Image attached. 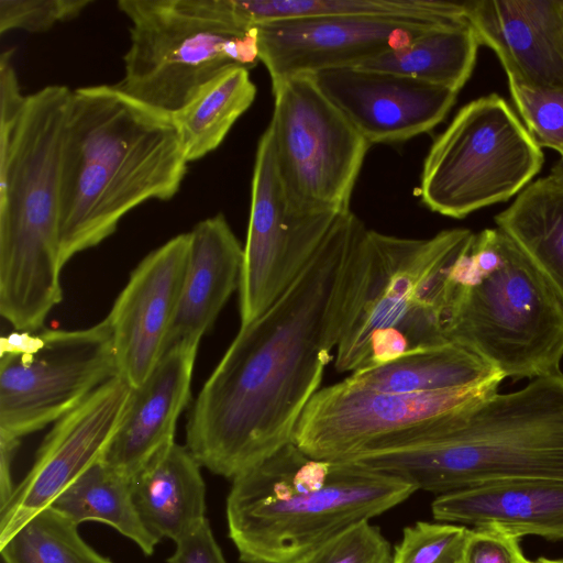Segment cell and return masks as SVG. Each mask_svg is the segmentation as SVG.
Wrapping results in <instances>:
<instances>
[{"instance_id":"cell-1","label":"cell","mask_w":563,"mask_h":563,"mask_svg":"<svg viewBox=\"0 0 563 563\" xmlns=\"http://www.w3.org/2000/svg\"><path fill=\"white\" fill-rule=\"evenodd\" d=\"M367 228L340 216L290 287L239 333L188 415L186 446L233 479L294 441L340 342Z\"/></svg>"},{"instance_id":"cell-2","label":"cell","mask_w":563,"mask_h":563,"mask_svg":"<svg viewBox=\"0 0 563 563\" xmlns=\"http://www.w3.org/2000/svg\"><path fill=\"white\" fill-rule=\"evenodd\" d=\"M187 165L170 114L115 85L71 90L60 155L63 266L109 238L139 205L173 198Z\"/></svg>"},{"instance_id":"cell-3","label":"cell","mask_w":563,"mask_h":563,"mask_svg":"<svg viewBox=\"0 0 563 563\" xmlns=\"http://www.w3.org/2000/svg\"><path fill=\"white\" fill-rule=\"evenodd\" d=\"M71 90L23 95L0 73V313L21 332L42 328L63 299L60 155Z\"/></svg>"},{"instance_id":"cell-4","label":"cell","mask_w":563,"mask_h":563,"mask_svg":"<svg viewBox=\"0 0 563 563\" xmlns=\"http://www.w3.org/2000/svg\"><path fill=\"white\" fill-rule=\"evenodd\" d=\"M384 449L351 461L438 495L498 481H563V372L486 394Z\"/></svg>"},{"instance_id":"cell-5","label":"cell","mask_w":563,"mask_h":563,"mask_svg":"<svg viewBox=\"0 0 563 563\" xmlns=\"http://www.w3.org/2000/svg\"><path fill=\"white\" fill-rule=\"evenodd\" d=\"M416 490L357 462L309 457L291 442L232 479L229 538L242 563H302L331 538Z\"/></svg>"},{"instance_id":"cell-6","label":"cell","mask_w":563,"mask_h":563,"mask_svg":"<svg viewBox=\"0 0 563 563\" xmlns=\"http://www.w3.org/2000/svg\"><path fill=\"white\" fill-rule=\"evenodd\" d=\"M442 327L448 341L468 349L505 378L533 379L561 371L563 305L499 228L475 233L452 266Z\"/></svg>"},{"instance_id":"cell-7","label":"cell","mask_w":563,"mask_h":563,"mask_svg":"<svg viewBox=\"0 0 563 563\" xmlns=\"http://www.w3.org/2000/svg\"><path fill=\"white\" fill-rule=\"evenodd\" d=\"M474 235L456 228L410 239L368 229L335 368H362L371 336L383 330L400 331L411 350L448 342L442 330L448 276Z\"/></svg>"},{"instance_id":"cell-8","label":"cell","mask_w":563,"mask_h":563,"mask_svg":"<svg viewBox=\"0 0 563 563\" xmlns=\"http://www.w3.org/2000/svg\"><path fill=\"white\" fill-rule=\"evenodd\" d=\"M544 156L499 95L463 106L431 145L421 172L423 205L461 219L518 196L542 168Z\"/></svg>"},{"instance_id":"cell-9","label":"cell","mask_w":563,"mask_h":563,"mask_svg":"<svg viewBox=\"0 0 563 563\" xmlns=\"http://www.w3.org/2000/svg\"><path fill=\"white\" fill-rule=\"evenodd\" d=\"M118 8L130 21V45L115 86L158 111L173 115L221 71L260 62L256 27L198 18L175 0H120Z\"/></svg>"},{"instance_id":"cell-10","label":"cell","mask_w":563,"mask_h":563,"mask_svg":"<svg viewBox=\"0 0 563 563\" xmlns=\"http://www.w3.org/2000/svg\"><path fill=\"white\" fill-rule=\"evenodd\" d=\"M268 124L287 206L296 212H344L369 148L311 75L272 82Z\"/></svg>"},{"instance_id":"cell-11","label":"cell","mask_w":563,"mask_h":563,"mask_svg":"<svg viewBox=\"0 0 563 563\" xmlns=\"http://www.w3.org/2000/svg\"><path fill=\"white\" fill-rule=\"evenodd\" d=\"M118 376L106 319L80 330L13 332L0 341V433L21 439Z\"/></svg>"},{"instance_id":"cell-12","label":"cell","mask_w":563,"mask_h":563,"mask_svg":"<svg viewBox=\"0 0 563 563\" xmlns=\"http://www.w3.org/2000/svg\"><path fill=\"white\" fill-rule=\"evenodd\" d=\"M344 212L300 213L287 206L267 126L257 143L252 176L239 286L241 325L264 313L290 287Z\"/></svg>"},{"instance_id":"cell-13","label":"cell","mask_w":563,"mask_h":563,"mask_svg":"<svg viewBox=\"0 0 563 563\" xmlns=\"http://www.w3.org/2000/svg\"><path fill=\"white\" fill-rule=\"evenodd\" d=\"M500 383L434 393H386L362 389L343 379L312 397L292 442L316 460L350 461L383 440L497 390Z\"/></svg>"},{"instance_id":"cell-14","label":"cell","mask_w":563,"mask_h":563,"mask_svg":"<svg viewBox=\"0 0 563 563\" xmlns=\"http://www.w3.org/2000/svg\"><path fill=\"white\" fill-rule=\"evenodd\" d=\"M131 393L130 385L115 376L55 422L30 471L0 509V544L102 460L122 422Z\"/></svg>"},{"instance_id":"cell-15","label":"cell","mask_w":563,"mask_h":563,"mask_svg":"<svg viewBox=\"0 0 563 563\" xmlns=\"http://www.w3.org/2000/svg\"><path fill=\"white\" fill-rule=\"evenodd\" d=\"M440 24L446 23L400 18L317 16L274 20L254 27L258 59L275 82L360 66L407 45Z\"/></svg>"},{"instance_id":"cell-16","label":"cell","mask_w":563,"mask_h":563,"mask_svg":"<svg viewBox=\"0 0 563 563\" xmlns=\"http://www.w3.org/2000/svg\"><path fill=\"white\" fill-rule=\"evenodd\" d=\"M188 252L187 232L147 254L131 273L107 317L118 376L133 389L146 380L166 351Z\"/></svg>"},{"instance_id":"cell-17","label":"cell","mask_w":563,"mask_h":563,"mask_svg":"<svg viewBox=\"0 0 563 563\" xmlns=\"http://www.w3.org/2000/svg\"><path fill=\"white\" fill-rule=\"evenodd\" d=\"M311 76L369 145L400 143L431 131L457 96L411 77L361 67Z\"/></svg>"},{"instance_id":"cell-18","label":"cell","mask_w":563,"mask_h":563,"mask_svg":"<svg viewBox=\"0 0 563 563\" xmlns=\"http://www.w3.org/2000/svg\"><path fill=\"white\" fill-rule=\"evenodd\" d=\"M465 8L508 79L563 89V0H473Z\"/></svg>"},{"instance_id":"cell-19","label":"cell","mask_w":563,"mask_h":563,"mask_svg":"<svg viewBox=\"0 0 563 563\" xmlns=\"http://www.w3.org/2000/svg\"><path fill=\"white\" fill-rule=\"evenodd\" d=\"M199 343L168 347L146 380L132 388L122 422L102 462L132 478L156 454L173 444L177 420L190 399V384Z\"/></svg>"},{"instance_id":"cell-20","label":"cell","mask_w":563,"mask_h":563,"mask_svg":"<svg viewBox=\"0 0 563 563\" xmlns=\"http://www.w3.org/2000/svg\"><path fill=\"white\" fill-rule=\"evenodd\" d=\"M432 516L441 522L494 527L522 538L563 539V481L508 479L438 495Z\"/></svg>"},{"instance_id":"cell-21","label":"cell","mask_w":563,"mask_h":563,"mask_svg":"<svg viewBox=\"0 0 563 563\" xmlns=\"http://www.w3.org/2000/svg\"><path fill=\"white\" fill-rule=\"evenodd\" d=\"M189 233L185 280L167 346L199 343L239 289L244 247L222 213L198 222Z\"/></svg>"},{"instance_id":"cell-22","label":"cell","mask_w":563,"mask_h":563,"mask_svg":"<svg viewBox=\"0 0 563 563\" xmlns=\"http://www.w3.org/2000/svg\"><path fill=\"white\" fill-rule=\"evenodd\" d=\"M200 468L187 446L174 442L131 478L137 514L158 541L176 542L207 519Z\"/></svg>"},{"instance_id":"cell-23","label":"cell","mask_w":563,"mask_h":563,"mask_svg":"<svg viewBox=\"0 0 563 563\" xmlns=\"http://www.w3.org/2000/svg\"><path fill=\"white\" fill-rule=\"evenodd\" d=\"M504 378L482 357L448 341L412 349L388 364L357 369L345 379L367 390L434 393L501 382Z\"/></svg>"},{"instance_id":"cell-24","label":"cell","mask_w":563,"mask_h":563,"mask_svg":"<svg viewBox=\"0 0 563 563\" xmlns=\"http://www.w3.org/2000/svg\"><path fill=\"white\" fill-rule=\"evenodd\" d=\"M563 305V184L551 176L529 184L495 216Z\"/></svg>"},{"instance_id":"cell-25","label":"cell","mask_w":563,"mask_h":563,"mask_svg":"<svg viewBox=\"0 0 563 563\" xmlns=\"http://www.w3.org/2000/svg\"><path fill=\"white\" fill-rule=\"evenodd\" d=\"M481 42L468 20L435 25L361 68L411 77L455 91L471 77Z\"/></svg>"},{"instance_id":"cell-26","label":"cell","mask_w":563,"mask_h":563,"mask_svg":"<svg viewBox=\"0 0 563 563\" xmlns=\"http://www.w3.org/2000/svg\"><path fill=\"white\" fill-rule=\"evenodd\" d=\"M234 23L251 30L283 19L317 16L400 18L434 23L467 20L465 1L441 0H228Z\"/></svg>"},{"instance_id":"cell-27","label":"cell","mask_w":563,"mask_h":563,"mask_svg":"<svg viewBox=\"0 0 563 563\" xmlns=\"http://www.w3.org/2000/svg\"><path fill=\"white\" fill-rule=\"evenodd\" d=\"M256 86L250 69L230 67L202 86L172 115L188 163L214 151L236 120L251 107Z\"/></svg>"},{"instance_id":"cell-28","label":"cell","mask_w":563,"mask_h":563,"mask_svg":"<svg viewBox=\"0 0 563 563\" xmlns=\"http://www.w3.org/2000/svg\"><path fill=\"white\" fill-rule=\"evenodd\" d=\"M77 523L99 521L133 541L144 555L159 542L143 525L135 508L131 479L102 461L86 470L51 505Z\"/></svg>"},{"instance_id":"cell-29","label":"cell","mask_w":563,"mask_h":563,"mask_svg":"<svg viewBox=\"0 0 563 563\" xmlns=\"http://www.w3.org/2000/svg\"><path fill=\"white\" fill-rule=\"evenodd\" d=\"M76 521L47 507L0 544L3 563H113L79 534Z\"/></svg>"},{"instance_id":"cell-30","label":"cell","mask_w":563,"mask_h":563,"mask_svg":"<svg viewBox=\"0 0 563 563\" xmlns=\"http://www.w3.org/2000/svg\"><path fill=\"white\" fill-rule=\"evenodd\" d=\"M509 91L525 126L540 147L563 158V89H542L508 79Z\"/></svg>"},{"instance_id":"cell-31","label":"cell","mask_w":563,"mask_h":563,"mask_svg":"<svg viewBox=\"0 0 563 563\" xmlns=\"http://www.w3.org/2000/svg\"><path fill=\"white\" fill-rule=\"evenodd\" d=\"M467 532L464 526L418 521L404 529L391 563H457Z\"/></svg>"},{"instance_id":"cell-32","label":"cell","mask_w":563,"mask_h":563,"mask_svg":"<svg viewBox=\"0 0 563 563\" xmlns=\"http://www.w3.org/2000/svg\"><path fill=\"white\" fill-rule=\"evenodd\" d=\"M389 542L368 520L357 522L316 549L302 563H391Z\"/></svg>"},{"instance_id":"cell-33","label":"cell","mask_w":563,"mask_h":563,"mask_svg":"<svg viewBox=\"0 0 563 563\" xmlns=\"http://www.w3.org/2000/svg\"><path fill=\"white\" fill-rule=\"evenodd\" d=\"M91 0H0V33L12 30L45 32L77 18Z\"/></svg>"},{"instance_id":"cell-34","label":"cell","mask_w":563,"mask_h":563,"mask_svg":"<svg viewBox=\"0 0 563 563\" xmlns=\"http://www.w3.org/2000/svg\"><path fill=\"white\" fill-rule=\"evenodd\" d=\"M520 539L494 527L468 529L457 563H530Z\"/></svg>"},{"instance_id":"cell-35","label":"cell","mask_w":563,"mask_h":563,"mask_svg":"<svg viewBox=\"0 0 563 563\" xmlns=\"http://www.w3.org/2000/svg\"><path fill=\"white\" fill-rule=\"evenodd\" d=\"M175 544L167 563H227L208 519Z\"/></svg>"},{"instance_id":"cell-36","label":"cell","mask_w":563,"mask_h":563,"mask_svg":"<svg viewBox=\"0 0 563 563\" xmlns=\"http://www.w3.org/2000/svg\"><path fill=\"white\" fill-rule=\"evenodd\" d=\"M20 439L0 433V509L11 498L16 485L12 481V462Z\"/></svg>"},{"instance_id":"cell-37","label":"cell","mask_w":563,"mask_h":563,"mask_svg":"<svg viewBox=\"0 0 563 563\" xmlns=\"http://www.w3.org/2000/svg\"><path fill=\"white\" fill-rule=\"evenodd\" d=\"M549 176L563 184V158H559L552 166Z\"/></svg>"},{"instance_id":"cell-38","label":"cell","mask_w":563,"mask_h":563,"mask_svg":"<svg viewBox=\"0 0 563 563\" xmlns=\"http://www.w3.org/2000/svg\"><path fill=\"white\" fill-rule=\"evenodd\" d=\"M530 563H563V559H547V558H540L536 561H531Z\"/></svg>"}]
</instances>
